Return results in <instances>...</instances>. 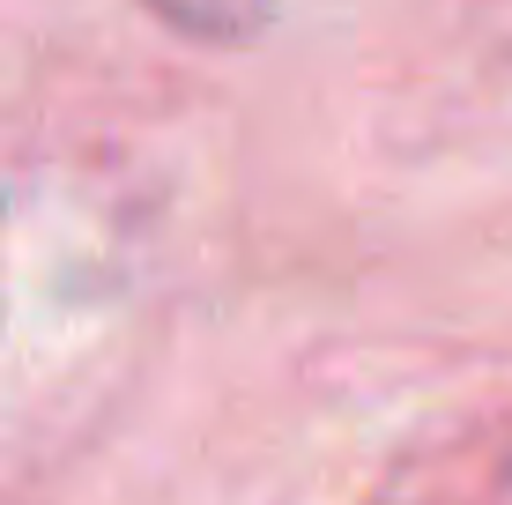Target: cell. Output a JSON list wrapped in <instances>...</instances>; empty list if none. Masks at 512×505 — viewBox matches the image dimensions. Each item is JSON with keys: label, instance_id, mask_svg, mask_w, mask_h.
Returning <instances> with one entry per match:
<instances>
[{"label": "cell", "instance_id": "cell-1", "mask_svg": "<svg viewBox=\"0 0 512 505\" xmlns=\"http://www.w3.org/2000/svg\"><path fill=\"white\" fill-rule=\"evenodd\" d=\"M149 8L164 15L171 30H193V38H223V45H238V38H253V30L268 23L275 0H149Z\"/></svg>", "mask_w": 512, "mask_h": 505}]
</instances>
